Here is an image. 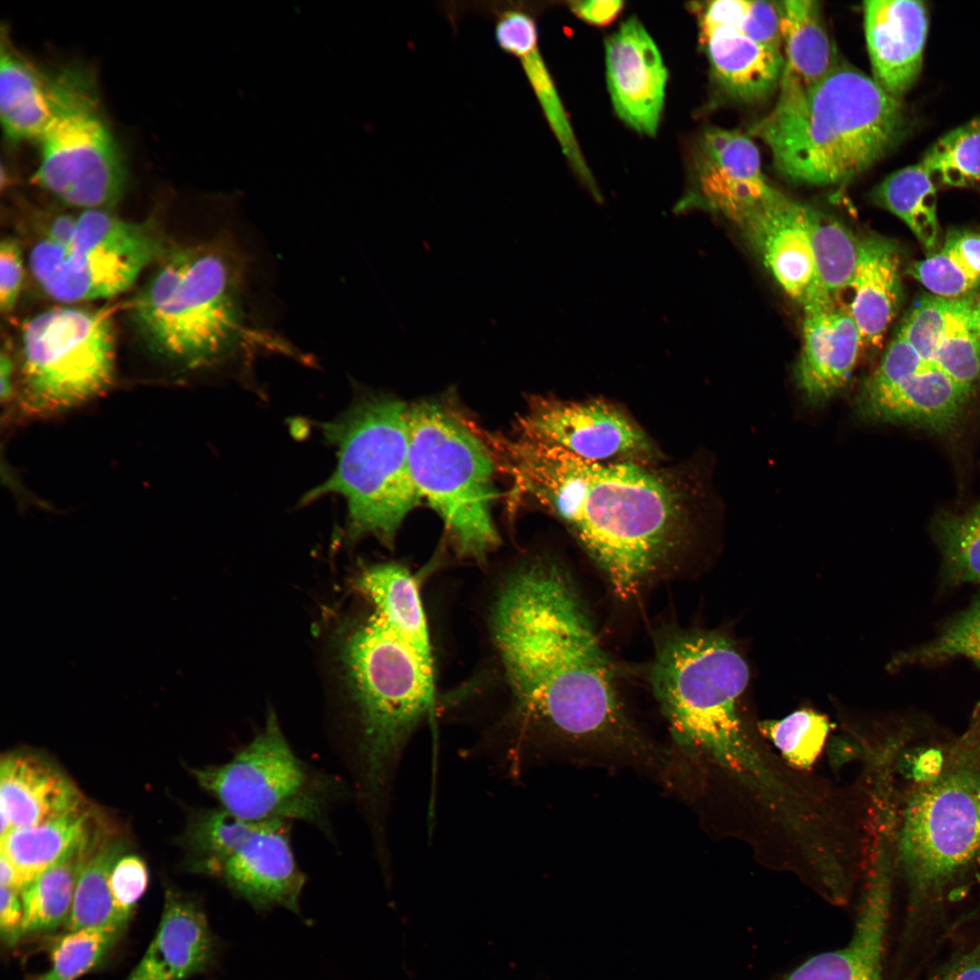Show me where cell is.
Wrapping results in <instances>:
<instances>
[{
  "label": "cell",
  "mask_w": 980,
  "mask_h": 980,
  "mask_svg": "<svg viewBox=\"0 0 980 980\" xmlns=\"http://www.w3.org/2000/svg\"><path fill=\"white\" fill-rule=\"evenodd\" d=\"M488 627L511 719L523 730L660 761L625 714L612 665L558 564L534 559L512 569L495 593Z\"/></svg>",
  "instance_id": "cell-1"
},
{
  "label": "cell",
  "mask_w": 980,
  "mask_h": 980,
  "mask_svg": "<svg viewBox=\"0 0 980 980\" xmlns=\"http://www.w3.org/2000/svg\"><path fill=\"white\" fill-rule=\"evenodd\" d=\"M510 503L530 500L572 532L627 598L683 541L692 513L690 485L675 471L633 461H593L553 445L484 429Z\"/></svg>",
  "instance_id": "cell-2"
},
{
  "label": "cell",
  "mask_w": 980,
  "mask_h": 980,
  "mask_svg": "<svg viewBox=\"0 0 980 980\" xmlns=\"http://www.w3.org/2000/svg\"><path fill=\"white\" fill-rule=\"evenodd\" d=\"M650 678L675 738L732 781L750 815L788 802L794 770L753 740L738 715L749 668L730 640L715 632H676L659 648Z\"/></svg>",
  "instance_id": "cell-3"
},
{
  "label": "cell",
  "mask_w": 980,
  "mask_h": 980,
  "mask_svg": "<svg viewBox=\"0 0 980 980\" xmlns=\"http://www.w3.org/2000/svg\"><path fill=\"white\" fill-rule=\"evenodd\" d=\"M777 103L750 133L769 149L788 179L818 186L848 181L907 137L914 120L901 99L872 77L837 64L803 87L781 77Z\"/></svg>",
  "instance_id": "cell-4"
},
{
  "label": "cell",
  "mask_w": 980,
  "mask_h": 980,
  "mask_svg": "<svg viewBox=\"0 0 980 980\" xmlns=\"http://www.w3.org/2000/svg\"><path fill=\"white\" fill-rule=\"evenodd\" d=\"M135 296L131 316L155 353L187 369L223 365L264 339L251 325L247 273L227 234L169 248Z\"/></svg>",
  "instance_id": "cell-5"
},
{
  "label": "cell",
  "mask_w": 980,
  "mask_h": 980,
  "mask_svg": "<svg viewBox=\"0 0 980 980\" xmlns=\"http://www.w3.org/2000/svg\"><path fill=\"white\" fill-rule=\"evenodd\" d=\"M339 656L355 710L360 791L369 809L378 811L402 750L433 712V653L372 608L346 625Z\"/></svg>",
  "instance_id": "cell-6"
},
{
  "label": "cell",
  "mask_w": 980,
  "mask_h": 980,
  "mask_svg": "<svg viewBox=\"0 0 980 980\" xmlns=\"http://www.w3.org/2000/svg\"><path fill=\"white\" fill-rule=\"evenodd\" d=\"M907 792L897 837L905 934L980 862V724L938 753Z\"/></svg>",
  "instance_id": "cell-7"
},
{
  "label": "cell",
  "mask_w": 980,
  "mask_h": 980,
  "mask_svg": "<svg viewBox=\"0 0 980 980\" xmlns=\"http://www.w3.org/2000/svg\"><path fill=\"white\" fill-rule=\"evenodd\" d=\"M408 462L421 500L440 517L453 550L485 563L500 544L492 455L470 420L433 400L408 405Z\"/></svg>",
  "instance_id": "cell-8"
},
{
  "label": "cell",
  "mask_w": 980,
  "mask_h": 980,
  "mask_svg": "<svg viewBox=\"0 0 980 980\" xmlns=\"http://www.w3.org/2000/svg\"><path fill=\"white\" fill-rule=\"evenodd\" d=\"M407 410L391 396H369L324 426L338 450L337 466L305 501L342 495L351 540L372 536L391 548L404 519L421 501L408 462Z\"/></svg>",
  "instance_id": "cell-9"
},
{
  "label": "cell",
  "mask_w": 980,
  "mask_h": 980,
  "mask_svg": "<svg viewBox=\"0 0 980 980\" xmlns=\"http://www.w3.org/2000/svg\"><path fill=\"white\" fill-rule=\"evenodd\" d=\"M219 807L251 821L299 820L328 832V814L343 797L340 781L303 761L273 710L265 726L225 763L192 769Z\"/></svg>",
  "instance_id": "cell-10"
},
{
  "label": "cell",
  "mask_w": 980,
  "mask_h": 980,
  "mask_svg": "<svg viewBox=\"0 0 980 980\" xmlns=\"http://www.w3.org/2000/svg\"><path fill=\"white\" fill-rule=\"evenodd\" d=\"M115 372V338L108 312L59 307L22 328L19 405L31 416H51L101 396Z\"/></svg>",
  "instance_id": "cell-11"
},
{
  "label": "cell",
  "mask_w": 980,
  "mask_h": 980,
  "mask_svg": "<svg viewBox=\"0 0 980 980\" xmlns=\"http://www.w3.org/2000/svg\"><path fill=\"white\" fill-rule=\"evenodd\" d=\"M190 871L219 880L258 911L299 915L306 876L290 842V822L251 821L221 808L191 814L181 838Z\"/></svg>",
  "instance_id": "cell-12"
},
{
  "label": "cell",
  "mask_w": 980,
  "mask_h": 980,
  "mask_svg": "<svg viewBox=\"0 0 980 980\" xmlns=\"http://www.w3.org/2000/svg\"><path fill=\"white\" fill-rule=\"evenodd\" d=\"M168 249L152 221L133 222L105 210H86L76 217L70 244L63 248L44 238L33 247L29 267L49 297L73 303L123 292Z\"/></svg>",
  "instance_id": "cell-13"
},
{
  "label": "cell",
  "mask_w": 980,
  "mask_h": 980,
  "mask_svg": "<svg viewBox=\"0 0 980 980\" xmlns=\"http://www.w3.org/2000/svg\"><path fill=\"white\" fill-rule=\"evenodd\" d=\"M93 77L77 67L61 105L37 142L34 181L59 201L105 210L123 195L127 172L122 153L102 115Z\"/></svg>",
  "instance_id": "cell-14"
},
{
  "label": "cell",
  "mask_w": 980,
  "mask_h": 980,
  "mask_svg": "<svg viewBox=\"0 0 980 980\" xmlns=\"http://www.w3.org/2000/svg\"><path fill=\"white\" fill-rule=\"evenodd\" d=\"M514 436L557 446L593 461L651 464L658 456L642 429L619 407L603 398L532 396L518 416Z\"/></svg>",
  "instance_id": "cell-15"
},
{
  "label": "cell",
  "mask_w": 980,
  "mask_h": 980,
  "mask_svg": "<svg viewBox=\"0 0 980 980\" xmlns=\"http://www.w3.org/2000/svg\"><path fill=\"white\" fill-rule=\"evenodd\" d=\"M780 193L763 174L759 150L748 135L711 127L697 140L691 181L675 211H709L739 226Z\"/></svg>",
  "instance_id": "cell-16"
},
{
  "label": "cell",
  "mask_w": 980,
  "mask_h": 980,
  "mask_svg": "<svg viewBox=\"0 0 980 980\" xmlns=\"http://www.w3.org/2000/svg\"><path fill=\"white\" fill-rule=\"evenodd\" d=\"M897 334L932 369L978 396L980 392V293L956 298L928 294L903 318Z\"/></svg>",
  "instance_id": "cell-17"
},
{
  "label": "cell",
  "mask_w": 980,
  "mask_h": 980,
  "mask_svg": "<svg viewBox=\"0 0 980 980\" xmlns=\"http://www.w3.org/2000/svg\"><path fill=\"white\" fill-rule=\"evenodd\" d=\"M747 0L708 2L699 11V39L712 75L730 96L755 102L779 87L784 68L780 51L759 44L739 26Z\"/></svg>",
  "instance_id": "cell-18"
},
{
  "label": "cell",
  "mask_w": 980,
  "mask_h": 980,
  "mask_svg": "<svg viewBox=\"0 0 980 980\" xmlns=\"http://www.w3.org/2000/svg\"><path fill=\"white\" fill-rule=\"evenodd\" d=\"M606 81L612 106L636 132L656 133L668 72L643 24L630 17L605 41Z\"/></svg>",
  "instance_id": "cell-19"
},
{
  "label": "cell",
  "mask_w": 980,
  "mask_h": 980,
  "mask_svg": "<svg viewBox=\"0 0 980 980\" xmlns=\"http://www.w3.org/2000/svg\"><path fill=\"white\" fill-rule=\"evenodd\" d=\"M809 209L781 192L738 226L780 288L803 307L829 298L818 278L809 234Z\"/></svg>",
  "instance_id": "cell-20"
},
{
  "label": "cell",
  "mask_w": 980,
  "mask_h": 980,
  "mask_svg": "<svg viewBox=\"0 0 980 980\" xmlns=\"http://www.w3.org/2000/svg\"><path fill=\"white\" fill-rule=\"evenodd\" d=\"M803 309L796 380L806 402L818 407L847 385L863 344L848 305L838 299H823Z\"/></svg>",
  "instance_id": "cell-21"
},
{
  "label": "cell",
  "mask_w": 980,
  "mask_h": 980,
  "mask_svg": "<svg viewBox=\"0 0 980 980\" xmlns=\"http://www.w3.org/2000/svg\"><path fill=\"white\" fill-rule=\"evenodd\" d=\"M864 24L873 79L901 99L916 83L928 33V8L918 0L864 2Z\"/></svg>",
  "instance_id": "cell-22"
},
{
  "label": "cell",
  "mask_w": 980,
  "mask_h": 980,
  "mask_svg": "<svg viewBox=\"0 0 980 980\" xmlns=\"http://www.w3.org/2000/svg\"><path fill=\"white\" fill-rule=\"evenodd\" d=\"M220 953L200 902L168 888L156 933L126 980H186L213 968Z\"/></svg>",
  "instance_id": "cell-23"
},
{
  "label": "cell",
  "mask_w": 980,
  "mask_h": 980,
  "mask_svg": "<svg viewBox=\"0 0 980 980\" xmlns=\"http://www.w3.org/2000/svg\"><path fill=\"white\" fill-rule=\"evenodd\" d=\"M890 904L891 883L878 877L867 880L849 941L770 980H884Z\"/></svg>",
  "instance_id": "cell-24"
},
{
  "label": "cell",
  "mask_w": 980,
  "mask_h": 980,
  "mask_svg": "<svg viewBox=\"0 0 980 980\" xmlns=\"http://www.w3.org/2000/svg\"><path fill=\"white\" fill-rule=\"evenodd\" d=\"M75 784L43 755L14 750L0 760V814L12 829L36 825L85 808Z\"/></svg>",
  "instance_id": "cell-25"
},
{
  "label": "cell",
  "mask_w": 980,
  "mask_h": 980,
  "mask_svg": "<svg viewBox=\"0 0 980 980\" xmlns=\"http://www.w3.org/2000/svg\"><path fill=\"white\" fill-rule=\"evenodd\" d=\"M65 83V67L54 73L40 69L2 34L0 118L6 139L37 142L58 112Z\"/></svg>",
  "instance_id": "cell-26"
},
{
  "label": "cell",
  "mask_w": 980,
  "mask_h": 980,
  "mask_svg": "<svg viewBox=\"0 0 980 980\" xmlns=\"http://www.w3.org/2000/svg\"><path fill=\"white\" fill-rule=\"evenodd\" d=\"M850 289L853 297L848 308L863 348H879L902 299L900 253L891 240L877 234L860 239Z\"/></svg>",
  "instance_id": "cell-27"
},
{
  "label": "cell",
  "mask_w": 980,
  "mask_h": 980,
  "mask_svg": "<svg viewBox=\"0 0 980 980\" xmlns=\"http://www.w3.org/2000/svg\"><path fill=\"white\" fill-rule=\"evenodd\" d=\"M785 58L781 77L803 87L822 80L838 64L819 3L778 2Z\"/></svg>",
  "instance_id": "cell-28"
},
{
  "label": "cell",
  "mask_w": 980,
  "mask_h": 980,
  "mask_svg": "<svg viewBox=\"0 0 980 980\" xmlns=\"http://www.w3.org/2000/svg\"><path fill=\"white\" fill-rule=\"evenodd\" d=\"M93 820L85 807L36 825L13 828L2 838L0 853L17 870L22 890L82 842L94 828Z\"/></svg>",
  "instance_id": "cell-29"
},
{
  "label": "cell",
  "mask_w": 980,
  "mask_h": 980,
  "mask_svg": "<svg viewBox=\"0 0 980 980\" xmlns=\"http://www.w3.org/2000/svg\"><path fill=\"white\" fill-rule=\"evenodd\" d=\"M95 831L94 826L82 842L21 891L24 936L50 932L66 923L77 879L93 845Z\"/></svg>",
  "instance_id": "cell-30"
},
{
  "label": "cell",
  "mask_w": 980,
  "mask_h": 980,
  "mask_svg": "<svg viewBox=\"0 0 980 980\" xmlns=\"http://www.w3.org/2000/svg\"><path fill=\"white\" fill-rule=\"evenodd\" d=\"M121 837L97 826L93 845L79 874L66 931L87 927L122 926L125 921L116 910L109 884L116 860L125 854Z\"/></svg>",
  "instance_id": "cell-31"
},
{
  "label": "cell",
  "mask_w": 980,
  "mask_h": 980,
  "mask_svg": "<svg viewBox=\"0 0 980 980\" xmlns=\"http://www.w3.org/2000/svg\"><path fill=\"white\" fill-rule=\"evenodd\" d=\"M874 203L900 219L926 250L937 242L936 186L920 162L899 169L877 184Z\"/></svg>",
  "instance_id": "cell-32"
},
{
  "label": "cell",
  "mask_w": 980,
  "mask_h": 980,
  "mask_svg": "<svg viewBox=\"0 0 980 980\" xmlns=\"http://www.w3.org/2000/svg\"><path fill=\"white\" fill-rule=\"evenodd\" d=\"M906 272L936 296L956 298L975 292L980 286V233L948 232L938 250L913 262Z\"/></svg>",
  "instance_id": "cell-33"
},
{
  "label": "cell",
  "mask_w": 980,
  "mask_h": 980,
  "mask_svg": "<svg viewBox=\"0 0 980 980\" xmlns=\"http://www.w3.org/2000/svg\"><path fill=\"white\" fill-rule=\"evenodd\" d=\"M930 532L942 555V587L980 585V497L963 514L937 513Z\"/></svg>",
  "instance_id": "cell-34"
},
{
  "label": "cell",
  "mask_w": 980,
  "mask_h": 980,
  "mask_svg": "<svg viewBox=\"0 0 980 980\" xmlns=\"http://www.w3.org/2000/svg\"><path fill=\"white\" fill-rule=\"evenodd\" d=\"M808 226L819 284L828 297L838 299L851 287L860 239L835 218L812 207Z\"/></svg>",
  "instance_id": "cell-35"
},
{
  "label": "cell",
  "mask_w": 980,
  "mask_h": 980,
  "mask_svg": "<svg viewBox=\"0 0 980 980\" xmlns=\"http://www.w3.org/2000/svg\"><path fill=\"white\" fill-rule=\"evenodd\" d=\"M936 185L969 187L980 182V116L940 137L919 162Z\"/></svg>",
  "instance_id": "cell-36"
},
{
  "label": "cell",
  "mask_w": 980,
  "mask_h": 980,
  "mask_svg": "<svg viewBox=\"0 0 980 980\" xmlns=\"http://www.w3.org/2000/svg\"><path fill=\"white\" fill-rule=\"evenodd\" d=\"M126 927H87L66 931L50 949V966L30 980H75L100 966Z\"/></svg>",
  "instance_id": "cell-37"
},
{
  "label": "cell",
  "mask_w": 980,
  "mask_h": 980,
  "mask_svg": "<svg viewBox=\"0 0 980 980\" xmlns=\"http://www.w3.org/2000/svg\"><path fill=\"white\" fill-rule=\"evenodd\" d=\"M518 60L563 152L595 199L601 200L595 181L582 154L568 115L538 45L525 52Z\"/></svg>",
  "instance_id": "cell-38"
},
{
  "label": "cell",
  "mask_w": 980,
  "mask_h": 980,
  "mask_svg": "<svg viewBox=\"0 0 980 980\" xmlns=\"http://www.w3.org/2000/svg\"><path fill=\"white\" fill-rule=\"evenodd\" d=\"M828 719L812 710H796L781 720H768L758 725L760 732L780 752L791 768L805 770L819 756L828 730Z\"/></svg>",
  "instance_id": "cell-39"
},
{
  "label": "cell",
  "mask_w": 980,
  "mask_h": 980,
  "mask_svg": "<svg viewBox=\"0 0 980 980\" xmlns=\"http://www.w3.org/2000/svg\"><path fill=\"white\" fill-rule=\"evenodd\" d=\"M956 656L966 657L980 667V597L946 622L936 638L899 654L894 664H933Z\"/></svg>",
  "instance_id": "cell-40"
},
{
  "label": "cell",
  "mask_w": 980,
  "mask_h": 980,
  "mask_svg": "<svg viewBox=\"0 0 980 980\" xmlns=\"http://www.w3.org/2000/svg\"><path fill=\"white\" fill-rule=\"evenodd\" d=\"M149 876L144 861L138 856L123 854L112 867L109 884L114 906L129 922L138 900L144 894Z\"/></svg>",
  "instance_id": "cell-41"
},
{
  "label": "cell",
  "mask_w": 980,
  "mask_h": 980,
  "mask_svg": "<svg viewBox=\"0 0 980 980\" xmlns=\"http://www.w3.org/2000/svg\"><path fill=\"white\" fill-rule=\"evenodd\" d=\"M495 39L501 50L518 59L525 52L538 45L535 22L524 11L506 9L497 16Z\"/></svg>",
  "instance_id": "cell-42"
},
{
  "label": "cell",
  "mask_w": 980,
  "mask_h": 980,
  "mask_svg": "<svg viewBox=\"0 0 980 980\" xmlns=\"http://www.w3.org/2000/svg\"><path fill=\"white\" fill-rule=\"evenodd\" d=\"M739 26L745 34L759 44L781 52L782 36L778 3L750 1Z\"/></svg>",
  "instance_id": "cell-43"
},
{
  "label": "cell",
  "mask_w": 980,
  "mask_h": 980,
  "mask_svg": "<svg viewBox=\"0 0 980 980\" xmlns=\"http://www.w3.org/2000/svg\"><path fill=\"white\" fill-rule=\"evenodd\" d=\"M24 277L23 257L19 243L5 238L0 244V308L9 313L15 308Z\"/></svg>",
  "instance_id": "cell-44"
},
{
  "label": "cell",
  "mask_w": 980,
  "mask_h": 980,
  "mask_svg": "<svg viewBox=\"0 0 980 980\" xmlns=\"http://www.w3.org/2000/svg\"><path fill=\"white\" fill-rule=\"evenodd\" d=\"M24 936V907L21 892L2 887L0 890V936L3 944L15 946Z\"/></svg>",
  "instance_id": "cell-45"
},
{
  "label": "cell",
  "mask_w": 980,
  "mask_h": 980,
  "mask_svg": "<svg viewBox=\"0 0 980 980\" xmlns=\"http://www.w3.org/2000/svg\"><path fill=\"white\" fill-rule=\"evenodd\" d=\"M928 980H980V941L953 955Z\"/></svg>",
  "instance_id": "cell-46"
},
{
  "label": "cell",
  "mask_w": 980,
  "mask_h": 980,
  "mask_svg": "<svg viewBox=\"0 0 980 980\" xmlns=\"http://www.w3.org/2000/svg\"><path fill=\"white\" fill-rule=\"evenodd\" d=\"M572 12L581 20L596 25L605 26L613 22L623 8L620 0H585L569 2Z\"/></svg>",
  "instance_id": "cell-47"
},
{
  "label": "cell",
  "mask_w": 980,
  "mask_h": 980,
  "mask_svg": "<svg viewBox=\"0 0 980 980\" xmlns=\"http://www.w3.org/2000/svg\"><path fill=\"white\" fill-rule=\"evenodd\" d=\"M75 224V216L70 214L58 215L49 223L44 238L63 248H66L72 240Z\"/></svg>",
  "instance_id": "cell-48"
},
{
  "label": "cell",
  "mask_w": 980,
  "mask_h": 980,
  "mask_svg": "<svg viewBox=\"0 0 980 980\" xmlns=\"http://www.w3.org/2000/svg\"><path fill=\"white\" fill-rule=\"evenodd\" d=\"M1 402L10 407L15 401L14 363L11 357L2 352L0 358Z\"/></svg>",
  "instance_id": "cell-49"
},
{
  "label": "cell",
  "mask_w": 980,
  "mask_h": 980,
  "mask_svg": "<svg viewBox=\"0 0 980 980\" xmlns=\"http://www.w3.org/2000/svg\"><path fill=\"white\" fill-rule=\"evenodd\" d=\"M0 884L2 887H12L19 892L22 890L17 870L9 858L2 853H0Z\"/></svg>",
  "instance_id": "cell-50"
}]
</instances>
